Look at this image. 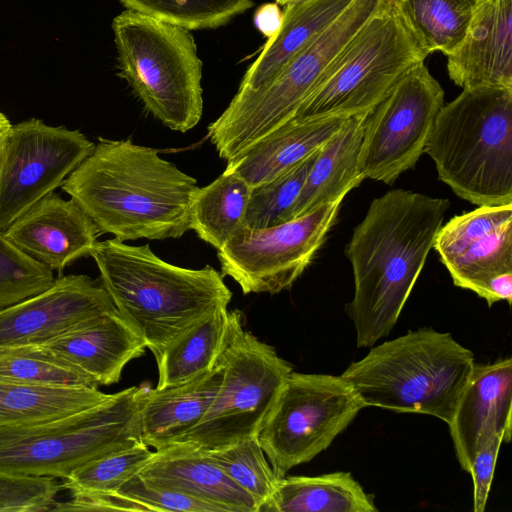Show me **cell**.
Instances as JSON below:
<instances>
[{"instance_id": "obj_1", "label": "cell", "mask_w": 512, "mask_h": 512, "mask_svg": "<svg viewBox=\"0 0 512 512\" xmlns=\"http://www.w3.org/2000/svg\"><path fill=\"white\" fill-rule=\"evenodd\" d=\"M449 206L448 199L405 189L371 202L345 250L354 277L346 311L358 347L373 346L394 328Z\"/></svg>"}, {"instance_id": "obj_2", "label": "cell", "mask_w": 512, "mask_h": 512, "mask_svg": "<svg viewBox=\"0 0 512 512\" xmlns=\"http://www.w3.org/2000/svg\"><path fill=\"white\" fill-rule=\"evenodd\" d=\"M61 189L101 234L125 242L183 236L199 186L153 148L100 137Z\"/></svg>"}, {"instance_id": "obj_3", "label": "cell", "mask_w": 512, "mask_h": 512, "mask_svg": "<svg viewBox=\"0 0 512 512\" xmlns=\"http://www.w3.org/2000/svg\"><path fill=\"white\" fill-rule=\"evenodd\" d=\"M90 256L119 314L154 352L219 307L232 292L216 269H189L158 257L148 244L97 241Z\"/></svg>"}, {"instance_id": "obj_4", "label": "cell", "mask_w": 512, "mask_h": 512, "mask_svg": "<svg viewBox=\"0 0 512 512\" xmlns=\"http://www.w3.org/2000/svg\"><path fill=\"white\" fill-rule=\"evenodd\" d=\"M424 153L461 199L512 204V87L463 88L441 107Z\"/></svg>"}, {"instance_id": "obj_5", "label": "cell", "mask_w": 512, "mask_h": 512, "mask_svg": "<svg viewBox=\"0 0 512 512\" xmlns=\"http://www.w3.org/2000/svg\"><path fill=\"white\" fill-rule=\"evenodd\" d=\"M474 364L473 352L450 333L419 328L374 346L341 376L365 407L425 414L448 425Z\"/></svg>"}, {"instance_id": "obj_6", "label": "cell", "mask_w": 512, "mask_h": 512, "mask_svg": "<svg viewBox=\"0 0 512 512\" xmlns=\"http://www.w3.org/2000/svg\"><path fill=\"white\" fill-rule=\"evenodd\" d=\"M148 387H129L50 420L0 425V472L66 479L87 462L141 441L140 409Z\"/></svg>"}, {"instance_id": "obj_7", "label": "cell", "mask_w": 512, "mask_h": 512, "mask_svg": "<svg viewBox=\"0 0 512 512\" xmlns=\"http://www.w3.org/2000/svg\"><path fill=\"white\" fill-rule=\"evenodd\" d=\"M386 0H353L347 9L300 50L266 86L234 96L207 127L220 158H239L290 121L324 79L331 64Z\"/></svg>"}, {"instance_id": "obj_8", "label": "cell", "mask_w": 512, "mask_h": 512, "mask_svg": "<svg viewBox=\"0 0 512 512\" xmlns=\"http://www.w3.org/2000/svg\"><path fill=\"white\" fill-rule=\"evenodd\" d=\"M112 29L119 76L145 109L171 130L194 128L203 111L202 62L190 30L130 9Z\"/></svg>"}, {"instance_id": "obj_9", "label": "cell", "mask_w": 512, "mask_h": 512, "mask_svg": "<svg viewBox=\"0 0 512 512\" xmlns=\"http://www.w3.org/2000/svg\"><path fill=\"white\" fill-rule=\"evenodd\" d=\"M425 58L386 0L331 64L321 84L292 119L368 113Z\"/></svg>"}, {"instance_id": "obj_10", "label": "cell", "mask_w": 512, "mask_h": 512, "mask_svg": "<svg viewBox=\"0 0 512 512\" xmlns=\"http://www.w3.org/2000/svg\"><path fill=\"white\" fill-rule=\"evenodd\" d=\"M233 311L218 357L224 369L221 384L201 421L177 442L210 450L257 436L292 371L274 347L244 329L241 312Z\"/></svg>"}, {"instance_id": "obj_11", "label": "cell", "mask_w": 512, "mask_h": 512, "mask_svg": "<svg viewBox=\"0 0 512 512\" xmlns=\"http://www.w3.org/2000/svg\"><path fill=\"white\" fill-rule=\"evenodd\" d=\"M365 405L341 375L291 371L258 432L279 478L326 450Z\"/></svg>"}, {"instance_id": "obj_12", "label": "cell", "mask_w": 512, "mask_h": 512, "mask_svg": "<svg viewBox=\"0 0 512 512\" xmlns=\"http://www.w3.org/2000/svg\"><path fill=\"white\" fill-rule=\"evenodd\" d=\"M444 105V91L423 62L367 113L360 153L365 179L392 184L415 166Z\"/></svg>"}, {"instance_id": "obj_13", "label": "cell", "mask_w": 512, "mask_h": 512, "mask_svg": "<svg viewBox=\"0 0 512 512\" xmlns=\"http://www.w3.org/2000/svg\"><path fill=\"white\" fill-rule=\"evenodd\" d=\"M342 201L274 226L243 227L217 250L222 276L237 282L243 294L290 289L322 246Z\"/></svg>"}, {"instance_id": "obj_14", "label": "cell", "mask_w": 512, "mask_h": 512, "mask_svg": "<svg viewBox=\"0 0 512 512\" xmlns=\"http://www.w3.org/2000/svg\"><path fill=\"white\" fill-rule=\"evenodd\" d=\"M94 147L79 130L41 119L12 125L0 158V230L61 187Z\"/></svg>"}, {"instance_id": "obj_15", "label": "cell", "mask_w": 512, "mask_h": 512, "mask_svg": "<svg viewBox=\"0 0 512 512\" xmlns=\"http://www.w3.org/2000/svg\"><path fill=\"white\" fill-rule=\"evenodd\" d=\"M116 310L96 280L59 276L44 291L0 310V348L41 345Z\"/></svg>"}, {"instance_id": "obj_16", "label": "cell", "mask_w": 512, "mask_h": 512, "mask_svg": "<svg viewBox=\"0 0 512 512\" xmlns=\"http://www.w3.org/2000/svg\"><path fill=\"white\" fill-rule=\"evenodd\" d=\"M433 248L455 286L480 294L493 276L512 271V204L478 206L438 230Z\"/></svg>"}, {"instance_id": "obj_17", "label": "cell", "mask_w": 512, "mask_h": 512, "mask_svg": "<svg viewBox=\"0 0 512 512\" xmlns=\"http://www.w3.org/2000/svg\"><path fill=\"white\" fill-rule=\"evenodd\" d=\"M4 234L23 253L62 273L77 259L90 256L101 232L74 200L53 192L10 224Z\"/></svg>"}, {"instance_id": "obj_18", "label": "cell", "mask_w": 512, "mask_h": 512, "mask_svg": "<svg viewBox=\"0 0 512 512\" xmlns=\"http://www.w3.org/2000/svg\"><path fill=\"white\" fill-rule=\"evenodd\" d=\"M512 359L474 364L448 424L460 467L469 473L481 444L494 433L511 439Z\"/></svg>"}, {"instance_id": "obj_19", "label": "cell", "mask_w": 512, "mask_h": 512, "mask_svg": "<svg viewBox=\"0 0 512 512\" xmlns=\"http://www.w3.org/2000/svg\"><path fill=\"white\" fill-rule=\"evenodd\" d=\"M450 79L462 88L512 87V0H477L467 33L447 56Z\"/></svg>"}, {"instance_id": "obj_20", "label": "cell", "mask_w": 512, "mask_h": 512, "mask_svg": "<svg viewBox=\"0 0 512 512\" xmlns=\"http://www.w3.org/2000/svg\"><path fill=\"white\" fill-rule=\"evenodd\" d=\"M150 486L180 492L229 512H258L254 499L195 444L174 442L153 452L137 474Z\"/></svg>"}, {"instance_id": "obj_21", "label": "cell", "mask_w": 512, "mask_h": 512, "mask_svg": "<svg viewBox=\"0 0 512 512\" xmlns=\"http://www.w3.org/2000/svg\"><path fill=\"white\" fill-rule=\"evenodd\" d=\"M97 386L117 383L124 367L144 354L145 343L116 310L39 345Z\"/></svg>"}, {"instance_id": "obj_22", "label": "cell", "mask_w": 512, "mask_h": 512, "mask_svg": "<svg viewBox=\"0 0 512 512\" xmlns=\"http://www.w3.org/2000/svg\"><path fill=\"white\" fill-rule=\"evenodd\" d=\"M217 364L195 379L164 389L146 390L139 419L141 441L156 450L177 442L196 426L210 407L223 377Z\"/></svg>"}, {"instance_id": "obj_23", "label": "cell", "mask_w": 512, "mask_h": 512, "mask_svg": "<svg viewBox=\"0 0 512 512\" xmlns=\"http://www.w3.org/2000/svg\"><path fill=\"white\" fill-rule=\"evenodd\" d=\"M366 116L367 113H362L347 117L339 130L320 147L286 221L343 200L365 179L360 168V153Z\"/></svg>"}, {"instance_id": "obj_24", "label": "cell", "mask_w": 512, "mask_h": 512, "mask_svg": "<svg viewBox=\"0 0 512 512\" xmlns=\"http://www.w3.org/2000/svg\"><path fill=\"white\" fill-rule=\"evenodd\" d=\"M352 1L295 0L285 5L279 30L268 38L257 59L247 69L235 96L251 94L270 83Z\"/></svg>"}, {"instance_id": "obj_25", "label": "cell", "mask_w": 512, "mask_h": 512, "mask_svg": "<svg viewBox=\"0 0 512 512\" xmlns=\"http://www.w3.org/2000/svg\"><path fill=\"white\" fill-rule=\"evenodd\" d=\"M345 117L290 120L253 145L226 168L251 187L272 180L317 151L342 126Z\"/></svg>"}, {"instance_id": "obj_26", "label": "cell", "mask_w": 512, "mask_h": 512, "mask_svg": "<svg viewBox=\"0 0 512 512\" xmlns=\"http://www.w3.org/2000/svg\"><path fill=\"white\" fill-rule=\"evenodd\" d=\"M233 315L228 307H219L152 352L159 375L156 388L180 385L211 370L225 346Z\"/></svg>"}, {"instance_id": "obj_27", "label": "cell", "mask_w": 512, "mask_h": 512, "mask_svg": "<svg viewBox=\"0 0 512 512\" xmlns=\"http://www.w3.org/2000/svg\"><path fill=\"white\" fill-rule=\"evenodd\" d=\"M373 496L349 472L284 476L259 512H375Z\"/></svg>"}, {"instance_id": "obj_28", "label": "cell", "mask_w": 512, "mask_h": 512, "mask_svg": "<svg viewBox=\"0 0 512 512\" xmlns=\"http://www.w3.org/2000/svg\"><path fill=\"white\" fill-rule=\"evenodd\" d=\"M477 0H390L404 27L427 57L452 54L463 41Z\"/></svg>"}, {"instance_id": "obj_29", "label": "cell", "mask_w": 512, "mask_h": 512, "mask_svg": "<svg viewBox=\"0 0 512 512\" xmlns=\"http://www.w3.org/2000/svg\"><path fill=\"white\" fill-rule=\"evenodd\" d=\"M89 386H39L0 378V425L50 420L92 407L109 397Z\"/></svg>"}, {"instance_id": "obj_30", "label": "cell", "mask_w": 512, "mask_h": 512, "mask_svg": "<svg viewBox=\"0 0 512 512\" xmlns=\"http://www.w3.org/2000/svg\"><path fill=\"white\" fill-rule=\"evenodd\" d=\"M251 186L226 168L212 183L199 187L190 213V229L220 250L245 227Z\"/></svg>"}, {"instance_id": "obj_31", "label": "cell", "mask_w": 512, "mask_h": 512, "mask_svg": "<svg viewBox=\"0 0 512 512\" xmlns=\"http://www.w3.org/2000/svg\"><path fill=\"white\" fill-rule=\"evenodd\" d=\"M127 9L187 30L223 26L254 6L253 0H119Z\"/></svg>"}, {"instance_id": "obj_32", "label": "cell", "mask_w": 512, "mask_h": 512, "mask_svg": "<svg viewBox=\"0 0 512 512\" xmlns=\"http://www.w3.org/2000/svg\"><path fill=\"white\" fill-rule=\"evenodd\" d=\"M0 378L39 386L98 387L85 374L39 345L0 348Z\"/></svg>"}, {"instance_id": "obj_33", "label": "cell", "mask_w": 512, "mask_h": 512, "mask_svg": "<svg viewBox=\"0 0 512 512\" xmlns=\"http://www.w3.org/2000/svg\"><path fill=\"white\" fill-rule=\"evenodd\" d=\"M204 451L254 499L259 512L273 494L280 478L270 465L257 436Z\"/></svg>"}, {"instance_id": "obj_34", "label": "cell", "mask_w": 512, "mask_h": 512, "mask_svg": "<svg viewBox=\"0 0 512 512\" xmlns=\"http://www.w3.org/2000/svg\"><path fill=\"white\" fill-rule=\"evenodd\" d=\"M152 454L142 441L122 447L80 466L62 486L70 491L116 492L140 472Z\"/></svg>"}, {"instance_id": "obj_35", "label": "cell", "mask_w": 512, "mask_h": 512, "mask_svg": "<svg viewBox=\"0 0 512 512\" xmlns=\"http://www.w3.org/2000/svg\"><path fill=\"white\" fill-rule=\"evenodd\" d=\"M319 149L272 180L251 187L245 227L266 228L286 221Z\"/></svg>"}, {"instance_id": "obj_36", "label": "cell", "mask_w": 512, "mask_h": 512, "mask_svg": "<svg viewBox=\"0 0 512 512\" xmlns=\"http://www.w3.org/2000/svg\"><path fill=\"white\" fill-rule=\"evenodd\" d=\"M55 279L52 270L19 250L0 230V310L44 291Z\"/></svg>"}, {"instance_id": "obj_37", "label": "cell", "mask_w": 512, "mask_h": 512, "mask_svg": "<svg viewBox=\"0 0 512 512\" xmlns=\"http://www.w3.org/2000/svg\"><path fill=\"white\" fill-rule=\"evenodd\" d=\"M62 488L56 478L0 472V512L52 511Z\"/></svg>"}, {"instance_id": "obj_38", "label": "cell", "mask_w": 512, "mask_h": 512, "mask_svg": "<svg viewBox=\"0 0 512 512\" xmlns=\"http://www.w3.org/2000/svg\"><path fill=\"white\" fill-rule=\"evenodd\" d=\"M116 492L135 505L138 511L221 512L219 507L190 495L150 486L138 475Z\"/></svg>"}, {"instance_id": "obj_39", "label": "cell", "mask_w": 512, "mask_h": 512, "mask_svg": "<svg viewBox=\"0 0 512 512\" xmlns=\"http://www.w3.org/2000/svg\"><path fill=\"white\" fill-rule=\"evenodd\" d=\"M504 442L502 433H494L484 441L477 451L469 473L473 480V511L486 508L500 446Z\"/></svg>"}, {"instance_id": "obj_40", "label": "cell", "mask_w": 512, "mask_h": 512, "mask_svg": "<svg viewBox=\"0 0 512 512\" xmlns=\"http://www.w3.org/2000/svg\"><path fill=\"white\" fill-rule=\"evenodd\" d=\"M478 296L485 299L489 306L502 300L511 304L512 271L502 272L490 278Z\"/></svg>"}, {"instance_id": "obj_41", "label": "cell", "mask_w": 512, "mask_h": 512, "mask_svg": "<svg viewBox=\"0 0 512 512\" xmlns=\"http://www.w3.org/2000/svg\"><path fill=\"white\" fill-rule=\"evenodd\" d=\"M281 22L282 12L276 3L264 4L254 14L255 26L267 38L279 30Z\"/></svg>"}, {"instance_id": "obj_42", "label": "cell", "mask_w": 512, "mask_h": 512, "mask_svg": "<svg viewBox=\"0 0 512 512\" xmlns=\"http://www.w3.org/2000/svg\"><path fill=\"white\" fill-rule=\"evenodd\" d=\"M11 126L12 124L7 116L0 112V158Z\"/></svg>"}, {"instance_id": "obj_43", "label": "cell", "mask_w": 512, "mask_h": 512, "mask_svg": "<svg viewBox=\"0 0 512 512\" xmlns=\"http://www.w3.org/2000/svg\"><path fill=\"white\" fill-rule=\"evenodd\" d=\"M275 1H276V3H277L278 5L285 6V5H287L288 3L292 2V1H295V0H275Z\"/></svg>"}]
</instances>
